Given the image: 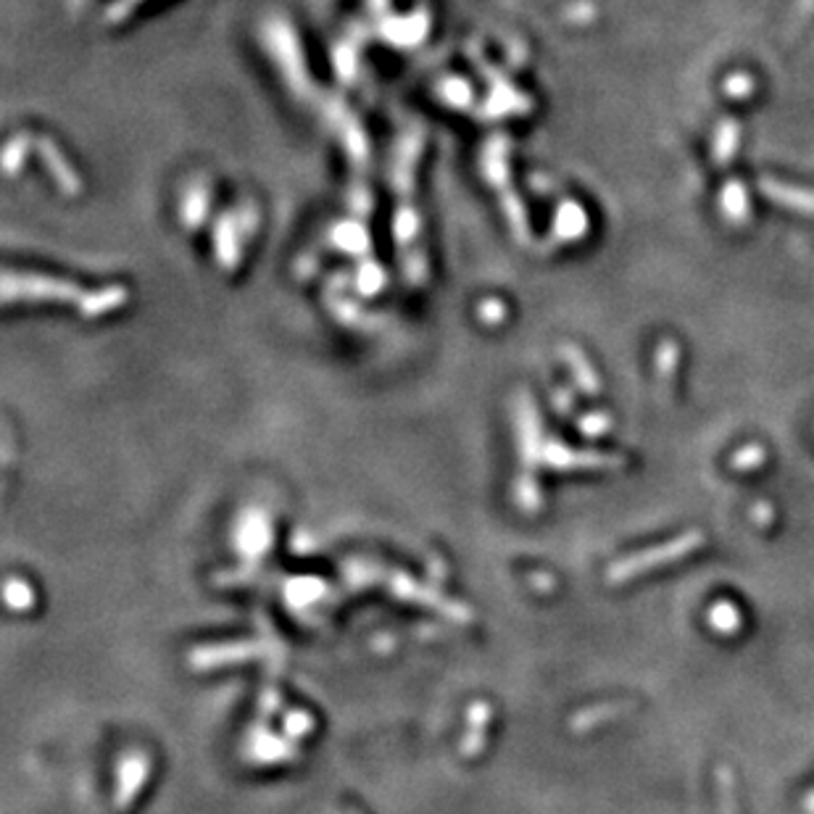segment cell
<instances>
[{
	"instance_id": "obj_1",
	"label": "cell",
	"mask_w": 814,
	"mask_h": 814,
	"mask_svg": "<svg viewBox=\"0 0 814 814\" xmlns=\"http://www.w3.org/2000/svg\"><path fill=\"white\" fill-rule=\"evenodd\" d=\"M699 546H701V533H685L683 538H678V541H670L667 546H659V548H654V551H643V554L633 556V559H627V562H622L620 567H614V572H609V577L617 580V583H622V580H627V577L641 575V572H649V570H654V567H662V564L672 562V559H683V556H688L693 548H699Z\"/></svg>"
},
{
	"instance_id": "obj_2",
	"label": "cell",
	"mask_w": 814,
	"mask_h": 814,
	"mask_svg": "<svg viewBox=\"0 0 814 814\" xmlns=\"http://www.w3.org/2000/svg\"><path fill=\"white\" fill-rule=\"evenodd\" d=\"M709 622H712L714 630H720V633H735L738 625H741V614L735 612L730 604H717L712 612H709Z\"/></svg>"
},
{
	"instance_id": "obj_3",
	"label": "cell",
	"mask_w": 814,
	"mask_h": 814,
	"mask_svg": "<svg viewBox=\"0 0 814 814\" xmlns=\"http://www.w3.org/2000/svg\"><path fill=\"white\" fill-rule=\"evenodd\" d=\"M764 462V451L759 446H749L743 454H735L733 467L735 469H754Z\"/></svg>"
}]
</instances>
